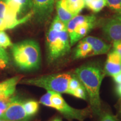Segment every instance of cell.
I'll list each match as a JSON object with an SVG mask.
<instances>
[{
  "instance_id": "cell-4",
  "label": "cell",
  "mask_w": 121,
  "mask_h": 121,
  "mask_svg": "<svg viewBox=\"0 0 121 121\" xmlns=\"http://www.w3.org/2000/svg\"><path fill=\"white\" fill-rule=\"evenodd\" d=\"M71 76L69 73H54L22 80L20 83L42 87L47 91L66 93Z\"/></svg>"
},
{
  "instance_id": "cell-9",
  "label": "cell",
  "mask_w": 121,
  "mask_h": 121,
  "mask_svg": "<svg viewBox=\"0 0 121 121\" xmlns=\"http://www.w3.org/2000/svg\"><path fill=\"white\" fill-rule=\"evenodd\" d=\"M102 31L107 40L114 42L121 41V21L115 18L108 20L102 26Z\"/></svg>"
},
{
  "instance_id": "cell-2",
  "label": "cell",
  "mask_w": 121,
  "mask_h": 121,
  "mask_svg": "<svg viewBox=\"0 0 121 121\" xmlns=\"http://www.w3.org/2000/svg\"><path fill=\"white\" fill-rule=\"evenodd\" d=\"M11 53L17 67L23 71L38 69L41 62V53L38 43L27 39L13 44Z\"/></svg>"
},
{
  "instance_id": "cell-32",
  "label": "cell",
  "mask_w": 121,
  "mask_h": 121,
  "mask_svg": "<svg viewBox=\"0 0 121 121\" xmlns=\"http://www.w3.org/2000/svg\"><path fill=\"white\" fill-rule=\"evenodd\" d=\"M0 121H7V120H5V119H0Z\"/></svg>"
},
{
  "instance_id": "cell-28",
  "label": "cell",
  "mask_w": 121,
  "mask_h": 121,
  "mask_svg": "<svg viewBox=\"0 0 121 121\" xmlns=\"http://www.w3.org/2000/svg\"><path fill=\"white\" fill-rule=\"evenodd\" d=\"M113 80L117 84H121V72L117 75H114V76H113Z\"/></svg>"
},
{
  "instance_id": "cell-1",
  "label": "cell",
  "mask_w": 121,
  "mask_h": 121,
  "mask_svg": "<svg viewBox=\"0 0 121 121\" xmlns=\"http://www.w3.org/2000/svg\"><path fill=\"white\" fill-rule=\"evenodd\" d=\"M105 72L95 64L84 65L77 68L75 76L86 91L91 109L96 116L102 112L100 89Z\"/></svg>"
},
{
  "instance_id": "cell-24",
  "label": "cell",
  "mask_w": 121,
  "mask_h": 121,
  "mask_svg": "<svg viewBox=\"0 0 121 121\" xmlns=\"http://www.w3.org/2000/svg\"><path fill=\"white\" fill-rule=\"evenodd\" d=\"M52 92L51 91H47V93L44 94L43 96L40 98L39 102L43 105L46 106V107H51L52 108V104L51 102V96L52 95Z\"/></svg>"
},
{
  "instance_id": "cell-15",
  "label": "cell",
  "mask_w": 121,
  "mask_h": 121,
  "mask_svg": "<svg viewBox=\"0 0 121 121\" xmlns=\"http://www.w3.org/2000/svg\"><path fill=\"white\" fill-rule=\"evenodd\" d=\"M10 6L20 15L31 11V0H7Z\"/></svg>"
},
{
  "instance_id": "cell-22",
  "label": "cell",
  "mask_w": 121,
  "mask_h": 121,
  "mask_svg": "<svg viewBox=\"0 0 121 121\" xmlns=\"http://www.w3.org/2000/svg\"><path fill=\"white\" fill-rule=\"evenodd\" d=\"M13 99H14V97L11 96V97L8 98L0 99V119L2 118L3 114L5 112L9 104L13 101Z\"/></svg>"
},
{
  "instance_id": "cell-13",
  "label": "cell",
  "mask_w": 121,
  "mask_h": 121,
  "mask_svg": "<svg viewBox=\"0 0 121 121\" xmlns=\"http://www.w3.org/2000/svg\"><path fill=\"white\" fill-rule=\"evenodd\" d=\"M60 6L68 13L75 16L85 7L84 0H58Z\"/></svg>"
},
{
  "instance_id": "cell-26",
  "label": "cell",
  "mask_w": 121,
  "mask_h": 121,
  "mask_svg": "<svg viewBox=\"0 0 121 121\" xmlns=\"http://www.w3.org/2000/svg\"><path fill=\"white\" fill-rule=\"evenodd\" d=\"M100 121H118V120L113 115L109 113H105L102 116Z\"/></svg>"
},
{
  "instance_id": "cell-17",
  "label": "cell",
  "mask_w": 121,
  "mask_h": 121,
  "mask_svg": "<svg viewBox=\"0 0 121 121\" xmlns=\"http://www.w3.org/2000/svg\"><path fill=\"white\" fill-rule=\"evenodd\" d=\"M23 107L27 116L30 118L38 112L39 109V103L37 101L31 100L24 102Z\"/></svg>"
},
{
  "instance_id": "cell-21",
  "label": "cell",
  "mask_w": 121,
  "mask_h": 121,
  "mask_svg": "<svg viewBox=\"0 0 121 121\" xmlns=\"http://www.w3.org/2000/svg\"><path fill=\"white\" fill-rule=\"evenodd\" d=\"M106 6L116 13L121 11V0H106Z\"/></svg>"
},
{
  "instance_id": "cell-5",
  "label": "cell",
  "mask_w": 121,
  "mask_h": 121,
  "mask_svg": "<svg viewBox=\"0 0 121 121\" xmlns=\"http://www.w3.org/2000/svg\"><path fill=\"white\" fill-rule=\"evenodd\" d=\"M96 24L95 15H78L66 24L71 46L79 42L94 28Z\"/></svg>"
},
{
  "instance_id": "cell-3",
  "label": "cell",
  "mask_w": 121,
  "mask_h": 121,
  "mask_svg": "<svg viewBox=\"0 0 121 121\" xmlns=\"http://www.w3.org/2000/svg\"><path fill=\"white\" fill-rule=\"evenodd\" d=\"M71 45L67 29L57 30L49 27L46 34L47 60L52 63L70 52Z\"/></svg>"
},
{
  "instance_id": "cell-23",
  "label": "cell",
  "mask_w": 121,
  "mask_h": 121,
  "mask_svg": "<svg viewBox=\"0 0 121 121\" xmlns=\"http://www.w3.org/2000/svg\"><path fill=\"white\" fill-rule=\"evenodd\" d=\"M71 95L81 99L86 100L87 99L86 91L85 89L84 86L82 84L78 89H76L75 91H73Z\"/></svg>"
},
{
  "instance_id": "cell-12",
  "label": "cell",
  "mask_w": 121,
  "mask_h": 121,
  "mask_svg": "<svg viewBox=\"0 0 121 121\" xmlns=\"http://www.w3.org/2000/svg\"><path fill=\"white\" fill-rule=\"evenodd\" d=\"M84 39L90 44L92 48V56L102 55L107 53L111 48V45L103 41L102 39L93 36L85 37Z\"/></svg>"
},
{
  "instance_id": "cell-16",
  "label": "cell",
  "mask_w": 121,
  "mask_h": 121,
  "mask_svg": "<svg viewBox=\"0 0 121 121\" xmlns=\"http://www.w3.org/2000/svg\"><path fill=\"white\" fill-rule=\"evenodd\" d=\"M85 7L96 13L100 11L106 6V0H84Z\"/></svg>"
},
{
  "instance_id": "cell-30",
  "label": "cell",
  "mask_w": 121,
  "mask_h": 121,
  "mask_svg": "<svg viewBox=\"0 0 121 121\" xmlns=\"http://www.w3.org/2000/svg\"><path fill=\"white\" fill-rule=\"evenodd\" d=\"M114 18L121 21V11L116 13V14L114 16Z\"/></svg>"
},
{
  "instance_id": "cell-19",
  "label": "cell",
  "mask_w": 121,
  "mask_h": 121,
  "mask_svg": "<svg viewBox=\"0 0 121 121\" xmlns=\"http://www.w3.org/2000/svg\"><path fill=\"white\" fill-rule=\"evenodd\" d=\"M81 85V83L80 82L79 80L77 78L76 76L73 77L71 76V78L69 80V85H68V91L67 94L71 95L73 91L78 89Z\"/></svg>"
},
{
  "instance_id": "cell-31",
  "label": "cell",
  "mask_w": 121,
  "mask_h": 121,
  "mask_svg": "<svg viewBox=\"0 0 121 121\" xmlns=\"http://www.w3.org/2000/svg\"><path fill=\"white\" fill-rule=\"evenodd\" d=\"M52 121H63L62 120V119H60V118H56L53 119Z\"/></svg>"
},
{
  "instance_id": "cell-20",
  "label": "cell",
  "mask_w": 121,
  "mask_h": 121,
  "mask_svg": "<svg viewBox=\"0 0 121 121\" xmlns=\"http://www.w3.org/2000/svg\"><path fill=\"white\" fill-rule=\"evenodd\" d=\"M9 62V57L4 48L0 47V69L5 68Z\"/></svg>"
},
{
  "instance_id": "cell-10",
  "label": "cell",
  "mask_w": 121,
  "mask_h": 121,
  "mask_svg": "<svg viewBox=\"0 0 121 121\" xmlns=\"http://www.w3.org/2000/svg\"><path fill=\"white\" fill-rule=\"evenodd\" d=\"M104 72L106 75L112 77L121 72V56L114 50L108 54Z\"/></svg>"
},
{
  "instance_id": "cell-6",
  "label": "cell",
  "mask_w": 121,
  "mask_h": 121,
  "mask_svg": "<svg viewBox=\"0 0 121 121\" xmlns=\"http://www.w3.org/2000/svg\"><path fill=\"white\" fill-rule=\"evenodd\" d=\"M51 100L52 108L58 110L60 114L69 119L83 121L89 113L86 109H78L69 105L60 93L52 91Z\"/></svg>"
},
{
  "instance_id": "cell-11",
  "label": "cell",
  "mask_w": 121,
  "mask_h": 121,
  "mask_svg": "<svg viewBox=\"0 0 121 121\" xmlns=\"http://www.w3.org/2000/svg\"><path fill=\"white\" fill-rule=\"evenodd\" d=\"M22 78V75H17L0 82V99L13 96L16 85Z\"/></svg>"
},
{
  "instance_id": "cell-18",
  "label": "cell",
  "mask_w": 121,
  "mask_h": 121,
  "mask_svg": "<svg viewBox=\"0 0 121 121\" xmlns=\"http://www.w3.org/2000/svg\"><path fill=\"white\" fill-rule=\"evenodd\" d=\"M11 39L4 30H0V47L4 49L13 45Z\"/></svg>"
},
{
  "instance_id": "cell-25",
  "label": "cell",
  "mask_w": 121,
  "mask_h": 121,
  "mask_svg": "<svg viewBox=\"0 0 121 121\" xmlns=\"http://www.w3.org/2000/svg\"><path fill=\"white\" fill-rule=\"evenodd\" d=\"M13 28V27L11 24L4 20L0 19V30L5 31L6 30L11 29Z\"/></svg>"
},
{
  "instance_id": "cell-7",
  "label": "cell",
  "mask_w": 121,
  "mask_h": 121,
  "mask_svg": "<svg viewBox=\"0 0 121 121\" xmlns=\"http://www.w3.org/2000/svg\"><path fill=\"white\" fill-rule=\"evenodd\" d=\"M55 0H31V11L37 22L44 23L53 12Z\"/></svg>"
},
{
  "instance_id": "cell-14",
  "label": "cell",
  "mask_w": 121,
  "mask_h": 121,
  "mask_svg": "<svg viewBox=\"0 0 121 121\" xmlns=\"http://www.w3.org/2000/svg\"><path fill=\"white\" fill-rule=\"evenodd\" d=\"M93 51L90 44L83 38L78 42L74 51V59H81L91 56Z\"/></svg>"
},
{
  "instance_id": "cell-8",
  "label": "cell",
  "mask_w": 121,
  "mask_h": 121,
  "mask_svg": "<svg viewBox=\"0 0 121 121\" xmlns=\"http://www.w3.org/2000/svg\"><path fill=\"white\" fill-rule=\"evenodd\" d=\"M23 103L17 98L14 97L1 119L10 121H26L29 117L25 113Z\"/></svg>"
},
{
  "instance_id": "cell-29",
  "label": "cell",
  "mask_w": 121,
  "mask_h": 121,
  "mask_svg": "<svg viewBox=\"0 0 121 121\" xmlns=\"http://www.w3.org/2000/svg\"><path fill=\"white\" fill-rule=\"evenodd\" d=\"M116 89L117 94L121 97V84H118L117 85Z\"/></svg>"
},
{
  "instance_id": "cell-27",
  "label": "cell",
  "mask_w": 121,
  "mask_h": 121,
  "mask_svg": "<svg viewBox=\"0 0 121 121\" xmlns=\"http://www.w3.org/2000/svg\"><path fill=\"white\" fill-rule=\"evenodd\" d=\"M113 50L117 52L121 56V41L113 42Z\"/></svg>"
},
{
  "instance_id": "cell-33",
  "label": "cell",
  "mask_w": 121,
  "mask_h": 121,
  "mask_svg": "<svg viewBox=\"0 0 121 121\" xmlns=\"http://www.w3.org/2000/svg\"><path fill=\"white\" fill-rule=\"evenodd\" d=\"M55 1H58V0H55Z\"/></svg>"
}]
</instances>
